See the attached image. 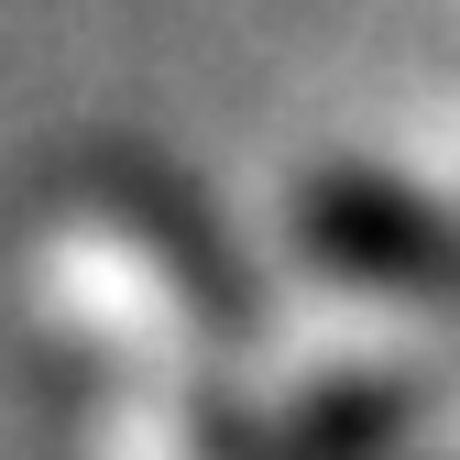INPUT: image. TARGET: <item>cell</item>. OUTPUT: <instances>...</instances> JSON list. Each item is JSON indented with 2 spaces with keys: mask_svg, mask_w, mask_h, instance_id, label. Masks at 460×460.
Wrapping results in <instances>:
<instances>
[{
  "mask_svg": "<svg viewBox=\"0 0 460 460\" xmlns=\"http://www.w3.org/2000/svg\"><path fill=\"white\" fill-rule=\"evenodd\" d=\"M33 307L99 394L242 384V362L263 351V296H252L242 252L154 164H99L44 208Z\"/></svg>",
  "mask_w": 460,
  "mask_h": 460,
  "instance_id": "obj_1",
  "label": "cell"
},
{
  "mask_svg": "<svg viewBox=\"0 0 460 460\" xmlns=\"http://www.w3.org/2000/svg\"><path fill=\"white\" fill-rule=\"evenodd\" d=\"M285 252L329 285V307L460 340V198L394 176V164L318 154L285 187Z\"/></svg>",
  "mask_w": 460,
  "mask_h": 460,
  "instance_id": "obj_2",
  "label": "cell"
},
{
  "mask_svg": "<svg viewBox=\"0 0 460 460\" xmlns=\"http://www.w3.org/2000/svg\"><path fill=\"white\" fill-rule=\"evenodd\" d=\"M99 460H307L263 384H143L99 394Z\"/></svg>",
  "mask_w": 460,
  "mask_h": 460,
  "instance_id": "obj_3",
  "label": "cell"
}]
</instances>
